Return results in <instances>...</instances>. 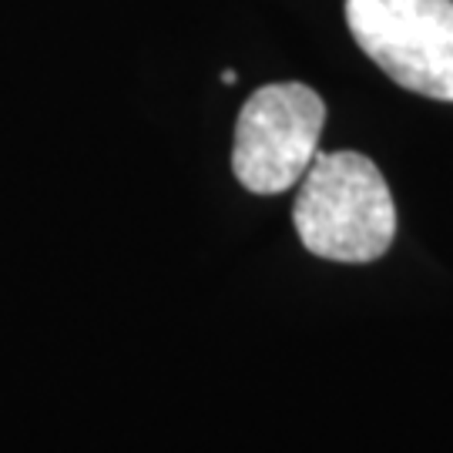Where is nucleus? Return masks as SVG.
<instances>
[{
	"mask_svg": "<svg viewBox=\"0 0 453 453\" xmlns=\"http://www.w3.org/2000/svg\"><path fill=\"white\" fill-rule=\"evenodd\" d=\"M292 222L299 242L329 262H376L396 239L389 185L359 151H316L303 175Z\"/></svg>",
	"mask_w": 453,
	"mask_h": 453,
	"instance_id": "obj_1",
	"label": "nucleus"
},
{
	"mask_svg": "<svg viewBox=\"0 0 453 453\" xmlns=\"http://www.w3.org/2000/svg\"><path fill=\"white\" fill-rule=\"evenodd\" d=\"M346 24L389 81L453 101V0H346Z\"/></svg>",
	"mask_w": 453,
	"mask_h": 453,
	"instance_id": "obj_2",
	"label": "nucleus"
},
{
	"mask_svg": "<svg viewBox=\"0 0 453 453\" xmlns=\"http://www.w3.org/2000/svg\"><path fill=\"white\" fill-rule=\"evenodd\" d=\"M326 104L309 84H265L235 121L232 172L256 195H282L299 185L319 151Z\"/></svg>",
	"mask_w": 453,
	"mask_h": 453,
	"instance_id": "obj_3",
	"label": "nucleus"
},
{
	"mask_svg": "<svg viewBox=\"0 0 453 453\" xmlns=\"http://www.w3.org/2000/svg\"><path fill=\"white\" fill-rule=\"evenodd\" d=\"M239 81V74L235 71H222V84H235Z\"/></svg>",
	"mask_w": 453,
	"mask_h": 453,
	"instance_id": "obj_4",
	"label": "nucleus"
}]
</instances>
